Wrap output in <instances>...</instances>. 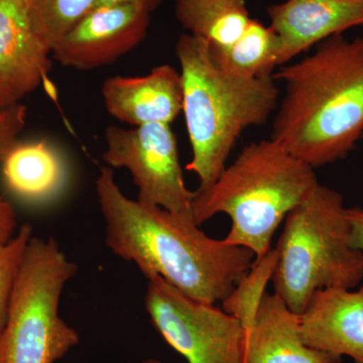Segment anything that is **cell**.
I'll return each instance as SVG.
<instances>
[{
  "label": "cell",
  "mask_w": 363,
  "mask_h": 363,
  "mask_svg": "<svg viewBox=\"0 0 363 363\" xmlns=\"http://www.w3.org/2000/svg\"><path fill=\"white\" fill-rule=\"evenodd\" d=\"M33 18L54 45L94 9L95 0H28Z\"/></svg>",
  "instance_id": "d6986e66"
},
{
  "label": "cell",
  "mask_w": 363,
  "mask_h": 363,
  "mask_svg": "<svg viewBox=\"0 0 363 363\" xmlns=\"http://www.w3.org/2000/svg\"><path fill=\"white\" fill-rule=\"evenodd\" d=\"M285 220L272 283L293 312L302 314L317 291L362 283L363 252L350 245L340 193L319 183Z\"/></svg>",
  "instance_id": "5b68a950"
},
{
  "label": "cell",
  "mask_w": 363,
  "mask_h": 363,
  "mask_svg": "<svg viewBox=\"0 0 363 363\" xmlns=\"http://www.w3.org/2000/svg\"><path fill=\"white\" fill-rule=\"evenodd\" d=\"M162 0H95V7L125 6V4H138L150 11H154L162 4Z\"/></svg>",
  "instance_id": "cb8c5ba5"
},
{
  "label": "cell",
  "mask_w": 363,
  "mask_h": 363,
  "mask_svg": "<svg viewBox=\"0 0 363 363\" xmlns=\"http://www.w3.org/2000/svg\"><path fill=\"white\" fill-rule=\"evenodd\" d=\"M14 104H16V102H13L11 98L7 96L6 93L0 88V109L4 108V107L9 106V105H13Z\"/></svg>",
  "instance_id": "d4e9b609"
},
{
  "label": "cell",
  "mask_w": 363,
  "mask_h": 363,
  "mask_svg": "<svg viewBox=\"0 0 363 363\" xmlns=\"http://www.w3.org/2000/svg\"><path fill=\"white\" fill-rule=\"evenodd\" d=\"M183 82V109L192 149L187 166L209 188L226 168L241 135L264 125L277 111L279 91L272 77L240 79L215 65L206 40L184 33L176 44Z\"/></svg>",
  "instance_id": "3957f363"
},
{
  "label": "cell",
  "mask_w": 363,
  "mask_h": 363,
  "mask_svg": "<svg viewBox=\"0 0 363 363\" xmlns=\"http://www.w3.org/2000/svg\"><path fill=\"white\" fill-rule=\"evenodd\" d=\"M267 13L281 45V67L329 38L363 26V0H286Z\"/></svg>",
  "instance_id": "8fae6325"
},
{
  "label": "cell",
  "mask_w": 363,
  "mask_h": 363,
  "mask_svg": "<svg viewBox=\"0 0 363 363\" xmlns=\"http://www.w3.org/2000/svg\"><path fill=\"white\" fill-rule=\"evenodd\" d=\"M274 79L285 94L272 140L313 169L347 157L363 136V37L329 38Z\"/></svg>",
  "instance_id": "7a4b0ae2"
},
{
  "label": "cell",
  "mask_w": 363,
  "mask_h": 363,
  "mask_svg": "<svg viewBox=\"0 0 363 363\" xmlns=\"http://www.w3.org/2000/svg\"><path fill=\"white\" fill-rule=\"evenodd\" d=\"M26 107L21 102L0 109V162L18 143L26 126Z\"/></svg>",
  "instance_id": "44dd1931"
},
{
  "label": "cell",
  "mask_w": 363,
  "mask_h": 363,
  "mask_svg": "<svg viewBox=\"0 0 363 363\" xmlns=\"http://www.w3.org/2000/svg\"><path fill=\"white\" fill-rule=\"evenodd\" d=\"M314 169L271 138L250 143L209 188L195 191L193 219L200 226L228 215L224 241L260 259L281 222L319 184Z\"/></svg>",
  "instance_id": "277c9868"
},
{
  "label": "cell",
  "mask_w": 363,
  "mask_h": 363,
  "mask_svg": "<svg viewBox=\"0 0 363 363\" xmlns=\"http://www.w3.org/2000/svg\"><path fill=\"white\" fill-rule=\"evenodd\" d=\"M150 13L138 4L95 7L56 43L52 59L80 71L111 65L145 40Z\"/></svg>",
  "instance_id": "9c48e42d"
},
{
  "label": "cell",
  "mask_w": 363,
  "mask_h": 363,
  "mask_svg": "<svg viewBox=\"0 0 363 363\" xmlns=\"http://www.w3.org/2000/svg\"><path fill=\"white\" fill-rule=\"evenodd\" d=\"M346 216L350 225V245L363 252V209L360 207L346 208Z\"/></svg>",
  "instance_id": "603a6c76"
},
{
  "label": "cell",
  "mask_w": 363,
  "mask_h": 363,
  "mask_svg": "<svg viewBox=\"0 0 363 363\" xmlns=\"http://www.w3.org/2000/svg\"><path fill=\"white\" fill-rule=\"evenodd\" d=\"M77 264L54 238H32L0 334V363H55L80 342L60 315V302Z\"/></svg>",
  "instance_id": "8992f818"
},
{
  "label": "cell",
  "mask_w": 363,
  "mask_h": 363,
  "mask_svg": "<svg viewBox=\"0 0 363 363\" xmlns=\"http://www.w3.org/2000/svg\"><path fill=\"white\" fill-rule=\"evenodd\" d=\"M104 140V162L109 168L130 172L138 201L192 216L194 192L186 187L171 124L111 125L105 130Z\"/></svg>",
  "instance_id": "ba28073f"
},
{
  "label": "cell",
  "mask_w": 363,
  "mask_h": 363,
  "mask_svg": "<svg viewBox=\"0 0 363 363\" xmlns=\"http://www.w3.org/2000/svg\"><path fill=\"white\" fill-rule=\"evenodd\" d=\"M95 191L105 243L147 279L160 277L188 297L215 304L255 262L252 250L210 238L190 215L128 198L109 167L100 169Z\"/></svg>",
  "instance_id": "6da1fadb"
},
{
  "label": "cell",
  "mask_w": 363,
  "mask_h": 363,
  "mask_svg": "<svg viewBox=\"0 0 363 363\" xmlns=\"http://www.w3.org/2000/svg\"><path fill=\"white\" fill-rule=\"evenodd\" d=\"M32 238V226L25 224L11 242L0 250V334L6 326L14 285Z\"/></svg>",
  "instance_id": "ffe728a7"
},
{
  "label": "cell",
  "mask_w": 363,
  "mask_h": 363,
  "mask_svg": "<svg viewBox=\"0 0 363 363\" xmlns=\"http://www.w3.org/2000/svg\"><path fill=\"white\" fill-rule=\"evenodd\" d=\"M52 55L28 0H0V88L7 96L18 104L45 82Z\"/></svg>",
  "instance_id": "30bf717a"
},
{
  "label": "cell",
  "mask_w": 363,
  "mask_h": 363,
  "mask_svg": "<svg viewBox=\"0 0 363 363\" xmlns=\"http://www.w3.org/2000/svg\"><path fill=\"white\" fill-rule=\"evenodd\" d=\"M245 363H341V357L307 345L300 315L276 294L266 293L247 331Z\"/></svg>",
  "instance_id": "5bb4252c"
},
{
  "label": "cell",
  "mask_w": 363,
  "mask_h": 363,
  "mask_svg": "<svg viewBox=\"0 0 363 363\" xmlns=\"http://www.w3.org/2000/svg\"><path fill=\"white\" fill-rule=\"evenodd\" d=\"M145 309L157 331L188 363H245L247 330L233 315L149 279Z\"/></svg>",
  "instance_id": "52a82bcc"
},
{
  "label": "cell",
  "mask_w": 363,
  "mask_h": 363,
  "mask_svg": "<svg viewBox=\"0 0 363 363\" xmlns=\"http://www.w3.org/2000/svg\"><path fill=\"white\" fill-rule=\"evenodd\" d=\"M279 50L278 35L271 26L253 18L233 44L227 47L209 44L215 65L227 75L240 79L272 77L281 67Z\"/></svg>",
  "instance_id": "2e32d148"
},
{
  "label": "cell",
  "mask_w": 363,
  "mask_h": 363,
  "mask_svg": "<svg viewBox=\"0 0 363 363\" xmlns=\"http://www.w3.org/2000/svg\"><path fill=\"white\" fill-rule=\"evenodd\" d=\"M301 316V333L310 347L363 363V281L357 290L317 291Z\"/></svg>",
  "instance_id": "4fadbf2b"
},
{
  "label": "cell",
  "mask_w": 363,
  "mask_h": 363,
  "mask_svg": "<svg viewBox=\"0 0 363 363\" xmlns=\"http://www.w3.org/2000/svg\"><path fill=\"white\" fill-rule=\"evenodd\" d=\"M101 93L107 112L131 126L171 124L183 109L181 73L168 64L145 76L107 78Z\"/></svg>",
  "instance_id": "7c38bea8"
},
{
  "label": "cell",
  "mask_w": 363,
  "mask_h": 363,
  "mask_svg": "<svg viewBox=\"0 0 363 363\" xmlns=\"http://www.w3.org/2000/svg\"><path fill=\"white\" fill-rule=\"evenodd\" d=\"M16 215L13 205L0 197V250L6 247L16 233Z\"/></svg>",
  "instance_id": "7402d4cb"
},
{
  "label": "cell",
  "mask_w": 363,
  "mask_h": 363,
  "mask_svg": "<svg viewBox=\"0 0 363 363\" xmlns=\"http://www.w3.org/2000/svg\"><path fill=\"white\" fill-rule=\"evenodd\" d=\"M175 16L191 35L213 47H227L240 39L252 18L247 0H173Z\"/></svg>",
  "instance_id": "e0dca14e"
},
{
  "label": "cell",
  "mask_w": 363,
  "mask_h": 363,
  "mask_svg": "<svg viewBox=\"0 0 363 363\" xmlns=\"http://www.w3.org/2000/svg\"><path fill=\"white\" fill-rule=\"evenodd\" d=\"M142 363H167L164 362H161V360L156 359V358H150V359L145 360V362Z\"/></svg>",
  "instance_id": "484cf974"
},
{
  "label": "cell",
  "mask_w": 363,
  "mask_h": 363,
  "mask_svg": "<svg viewBox=\"0 0 363 363\" xmlns=\"http://www.w3.org/2000/svg\"><path fill=\"white\" fill-rule=\"evenodd\" d=\"M278 259V250L274 248L260 259H255L250 269L221 302L222 310L235 317L247 331L252 327L266 295L267 286L272 281Z\"/></svg>",
  "instance_id": "ac0fdd59"
},
{
  "label": "cell",
  "mask_w": 363,
  "mask_h": 363,
  "mask_svg": "<svg viewBox=\"0 0 363 363\" xmlns=\"http://www.w3.org/2000/svg\"><path fill=\"white\" fill-rule=\"evenodd\" d=\"M1 164L7 190L30 204L58 199L70 178L68 162L49 140L16 143Z\"/></svg>",
  "instance_id": "9a60e30c"
}]
</instances>
